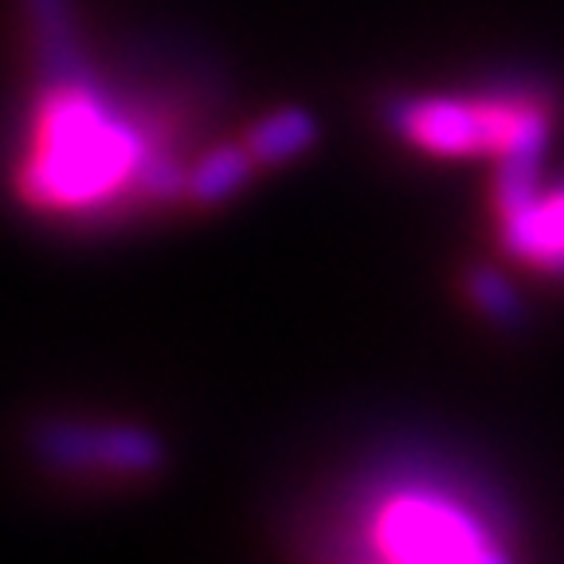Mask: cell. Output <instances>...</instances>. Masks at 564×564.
<instances>
[{"mask_svg": "<svg viewBox=\"0 0 564 564\" xmlns=\"http://www.w3.org/2000/svg\"><path fill=\"white\" fill-rule=\"evenodd\" d=\"M365 533L372 553L400 564H467L510 556L467 502L427 486L388 490L369 510Z\"/></svg>", "mask_w": 564, "mask_h": 564, "instance_id": "2", "label": "cell"}, {"mask_svg": "<svg viewBox=\"0 0 564 564\" xmlns=\"http://www.w3.org/2000/svg\"><path fill=\"white\" fill-rule=\"evenodd\" d=\"M256 169L259 165L243 150V141L208 150L193 169H185V196L193 204H200V208H216V204L231 200L256 176Z\"/></svg>", "mask_w": 564, "mask_h": 564, "instance_id": "7", "label": "cell"}, {"mask_svg": "<svg viewBox=\"0 0 564 564\" xmlns=\"http://www.w3.org/2000/svg\"><path fill=\"white\" fill-rule=\"evenodd\" d=\"M467 299L475 302L478 314L486 322H494V326L513 329L525 322V302H521L518 286L502 271H494V267H475L467 274Z\"/></svg>", "mask_w": 564, "mask_h": 564, "instance_id": "8", "label": "cell"}, {"mask_svg": "<svg viewBox=\"0 0 564 564\" xmlns=\"http://www.w3.org/2000/svg\"><path fill=\"white\" fill-rule=\"evenodd\" d=\"M494 220L506 256L545 274H564V185L538 188L529 200L498 212Z\"/></svg>", "mask_w": 564, "mask_h": 564, "instance_id": "5", "label": "cell"}, {"mask_svg": "<svg viewBox=\"0 0 564 564\" xmlns=\"http://www.w3.org/2000/svg\"><path fill=\"white\" fill-rule=\"evenodd\" d=\"M317 141V118L302 106H279L259 118L243 138V150L256 165H282L306 153Z\"/></svg>", "mask_w": 564, "mask_h": 564, "instance_id": "6", "label": "cell"}, {"mask_svg": "<svg viewBox=\"0 0 564 564\" xmlns=\"http://www.w3.org/2000/svg\"><path fill=\"white\" fill-rule=\"evenodd\" d=\"M35 451L63 470L102 475H153L165 463L161 440L130 423H75L55 420L35 432Z\"/></svg>", "mask_w": 564, "mask_h": 564, "instance_id": "4", "label": "cell"}, {"mask_svg": "<svg viewBox=\"0 0 564 564\" xmlns=\"http://www.w3.org/2000/svg\"><path fill=\"white\" fill-rule=\"evenodd\" d=\"M388 122L408 145L432 158L463 161V158H498L513 141L549 133V110L533 98L482 95H427L404 98L388 110Z\"/></svg>", "mask_w": 564, "mask_h": 564, "instance_id": "3", "label": "cell"}, {"mask_svg": "<svg viewBox=\"0 0 564 564\" xmlns=\"http://www.w3.org/2000/svg\"><path fill=\"white\" fill-rule=\"evenodd\" d=\"M153 145L110 95L83 75L79 63L52 67L17 165V193L47 216H90L138 188Z\"/></svg>", "mask_w": 564, "mask_h": 564, "instance_id": "1", "label": "cell"}]
</instances>
